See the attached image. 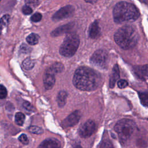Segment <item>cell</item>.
Segmentation results:
<instances>
[{"label":"cell","mask_w":148,"mask_h":148,"mask_svg":"<svg viewBox=\"0 0 148 148\" xmlns=\"http://www.w3.org/2000/svg\"><path fill=\"white\" fill-rule=\"evenodd\" d=\"M74 12V8L72 5H66L60 9L52 16V20L54 21L62 20L71 17Z\"/></svg>","instance_id":"7"},{"label":"cell","mask_w":148,"mask_h":148,"mask_svg":"<svg viewBox=\"0 0 148 148\" xmlns=\"http://www.w3.org/2000/svg\"><path fill=\"white\" fill-rule=\"evenodd\" d=\"M75 148H82V147H81L79 145H77L76 146H75Z\"/></svg>","instance_id":"33"},{"label":"cell","mask_w":148,"mask_h":148,"mask_svg":"<svg viewBox=\"0 0 148 148\" xmlns=\"http://www.w3.org/2000/svg\"><path fill=\"white\" fill-rule=\"evenodd\" d=\"M23 107L29 111H33L34 110V108L33 107V106L28 101H24L23 103Z\"/></svg>","instance_id":"30"},{"label":"cell","mask_w":148,"mask_h":148,"mask_svg":"<svg viewBox=\"0 0 148 148\" xmlns=\"http://www.w3.org/2000/svg\"><path fill=\"white\" fill-rule=\"evenodd\" d=\"M34 64V61L29 57L25 58L23 62V66L25 70H30L32 69Z\"/></svg>","instance_id":"19"},{"label":"cell","mask_w":148,"mask_h":148,"mask_svg":"<svg viewBox=\"0 0 148 148\" xmlns=\"http://www.w3.org/2000/svg\"><path fill=\"white\" fill-rule=\"evenodd\" d=\"M86 2H91V3H92L93 2V1H94V0H85Z\"/></svg>","instance_id":"32"},{"label":"cell","mask_w":148,"mask_h":148,"mask_svg":"<svg viewBox=\"0 0 148 148\" xmlns=\"http://www.w3.org/2000/svg\"><path fill=\"white\" fill-rule=\"evenodd\" d=\"M101 34V28L98 21L95 20L91 23L88 29V35L91 39L98 38Z\"/></svg>","instance_id":"12"},{"label":"cell","mask_w":148,"mask_h":148,"mask_svg":"<svg viewBox=\"0 0 148 148\" xmlns=\"http://www.w3.org/2000/svg\"><path fill=\"white\" fill-rule=\"evenodd\" d=\"M114 39L121 48L129 49L134 47L138 43V32L133 25H124L115 32Z\"/></svg>","instance_id":"2"},{"label":"cell","mask_w":148,"mask_h":148,"mask_svg":"<svg viewBox=\"0 0 148 148\" xmlns=\"http://www.w3.org/2000/svg\"><path fill=\"white\" fill-rule=\"evenodd\" d=\"M95 129V123L92 120H88L80 128L79 134L82 138H87L94 133Z\"/></svg>","instance_id":"8"},{"label":"cell","mask_w":148,"mask_h":148,"mask_svg":"<svg viewBox=\"0 0 148 148\" xmlns=\"http://www.w3.org/2000/svg\"><path fill=\"white\" fill-rule=\"evenodd\" d=\"M101 82V75L94 69L86 66L77 68L73 77L74 86L77 88L84 91L94 90Z\"/></svg>","instance_id":"1"},{"label":"cell","mask_w":148,"mask_h":148,"mask_svg":"<svg viewBox=\"0 0 148 148\" xmlns=\"http://www.w3.org/2000/svg\"><path fill=\"white\" fill-rule=\"evenodd\" d=\"M43 80L45 88L46 90H50L53 88L55 84L56 79L54 77V74L46 69L44 74Z\"/></svg>","instance_id":"10"},{"label":"cell","mask_w":148,"mask_h":148,"mask_svg":"<svg viewBox=\"0 0 148 148\" xmlns=\"http://www.w3.org/2000/svg\"><path fill=\"white\" fill-rule=\"evenodd\" d=\"M39 39V37L37 34L32 33L27 37L26 40L28 44L31 45H35L38 43Z\"/></svg>","instance_id":"18"},{"label":"cell","mask_w":148,"mask_h":148,"mask_svg":"<svg viewBox=\"0 0 148 148\" xmlns=\"http://www.w3.org/2000/svg\"><path fill=\"white\" fill-rule=\"evenodd\" d=\"M64 69V65L61 62H55L53 64H52L50 67L47 69V70L53 73V74L62 72Z\"/></svg>","instance_id":"17"},{"label":"cell","mask_w":148,"mask_h":148,"mask_svg":"<svg viewBox=\"0 0 148 148\" xmlns=\"http://www.w3.org/2000/svg\"><path fill=\"white\" fill-rule=\"evenodd\" d=\"M38 2V0H25V3L28 6L29 5H35Z\"/></svg>","instance_id":"31"},{"label":"cell","mask_w":148,"mask_h":148,"mask_svg":"<svg viewBox=\"0 0 148 148\" xmlns=\"http://www.w3.org/2000/svg\"><path fill=\"white\" fill-rule=\"evenodd\" d=\"M38 148H61V144L57 139L47 138L44 140Z\"/></svg>","instance_id":"11"},{"label":"cell","mask_w":148,"mask_h":148,"mask_svg":"<svg viewBox=\"0 0 148 148\" xmlns=\"http://www.w3.org/2000/svg\"><path fill=\"white\" fill-rule=\"evenodd\" d=\"M136 125L134 121L128 119H123L116 124L114 130L122 141L128 140L134 133Z\"/></svg>","instance_id":"5"},{"label":"cell","mask_w":148,"mask_h":148,"mask_svg":"<svg viewBox=\"0 0 148 148\" xmlns=\"http://www.w3.org/2000/svg\"><path fill=\"white\" fill-rule=\"evenodd\" d=\"M28 130L30 132L35 134H41L43 133V130L42 128L38 127V126H35V125H32V126H30L28 128Z\"/></svg>","instance_id":"23"},{"label":"cell","mask_w":148,"mask_h":148,"mask_svg":"<svg viewBox=\"0 0 148 148\" xmlns=\"http://www.w3.org/2000/svg\"><path fill=\"white\" fill-rule=\"evenodd\" d=\"M18 140H19V141H20V142H21V143H22L23 144H24V145H27V144L28 143V142H29L28 139V138H27V136L25 134H21V135L19 136Z\"/></svg>","instance_id":"27"},{"label":"cell","mask_w":148,"mask_h":148,"mask_svg":"<svg viewBox=\"0 0 148 148\" xmlns=\"http://www.w3.org/2000/svg\"><path fill=\"white\" fill-rule=\"evenodd\" d=\"M67 96L68 94L64 90H61L58 92L57 97V102L59 107H63L65 105Z\"/></svg>","instance_id":"16"},{"label":"cell","mask_w":148,"mask_h":148,"mask_svg":"<svg viewBox=\"0 0 148 148\" xmlns=\"http://www.w3.org/2000/svg\"><path fill=\"white\" fill-rule=\"evenodd\" d=\"M80 118V113L79 111L76 110L69 114L62 123L63 127H72L76 125L79 121Z\"/></svg>","instance_id":"9"},{"label":"cell","mask_w":148,"mask_h":148,"mask_svg":"<svg viewBox=\"0 0 148 148\" xmlns=\"http://www.w3.org/2000/svg\"><path fill=\"white\" fill-rule=\"evenodd\" d=\"M100 148H114L112 143L109 140H103L100 146Z\"/></svg>","instance_id":"24"},{"label":"cell","mask_w":148,"mask_h":148,"mask_svg":"<svg viewBox=\"0 0 148 148\" xmlns=\"http://www.w3.org/2000/svg\"><path fill=\"white\" fill-rule=\"evenodd\" d=\"M139 97L140 99V102L143 105L147 106L148 104V94L147 92H139Z\"/></svg>","instance_id":"21"},{"label":"cell","mask_w":148,"mask_h":148,"mask_svg":"<svg viewBox=\"0 0 148 148\" xmlns=\"http://www.w3.org/2000/svg\"><path fill=\"white\" fill-rule=\"evenodd\" d=\"M114 21L121 23L125 21L136 20L139 16L136 7L127 2H119L116 4L113 10Z\"/></svg>","instance_id":"3"},{"label":"cell","mask_w":148,"mask_h":148,"mask_svg":"<svg viewBox=\"0 0 148 148\" xmlns=\"http://www.w3.org/2000/svg\"><path fill=\"white\" fill-rule=\"evenodd\" d=\"M42 16L40 13H35L31 16V20L33 22L36 23V22L40 21L42 19Z\"/></svg>","instance_id":"26"},{"label":"cell","mask_w":148,"mask_h":148,"mask_svg":"<svg viewBox=\"0 0 148 148\" xmlns=\"http://www.w3.org/2000/svg\"><path fill=\"white\" fill-rule=\"evenodd\" d=\"M80 43L79 36L76 34H70L66 36L60 47V54L64 57H70L77 51Z\"/></svg>","instance_id":"4"},{"label":"cell","mask_w":148,"mask_h":148,"mask_svg":"<svg viewBox=\"0 0 148 148\" xmlns=\"http://www.w3.org/2000/svg\"><path fill=\"white\" fill-rule=\"evenodd\" d=\"M7 90L5 86L0 84V99H4L7 97Z\"/></svg>","instance_id":"25"},{"label":"cell","mask_w":148,"mask_h":148,"mask_svg":"<svg viewBox=\"0 0 148 148\" xmlns=\"http://www.w3.org/2000/svg\"><path fill=\"white\" fill-rule=\"evenodd\" d=\"M108 61V54L105 50L102 49L95 51L90 58L91 64L101 69L105 68L107 66Z\"/></svg>","instance_id":"6"},{"label":"cell","mask_w":148,"mask_h":148,"mask_svg":"<svg viewBox=\"0 0 148 148\" xmlns=\"http://www.w3.org/2000/svg\"><path fill=\"white\" fill-rule=\"evenodd\" d=\"M25 115L21 112H17L15 114V123L18 125H22L24 122Z\"/></svg>","instance_id":"20"},{"label":"cell","mask_w":148,"mask_h":148,"mask_svg":"<svg viewBox=\"0 0 148 148\" xmlns=\"http://www.w3.org/2000/svg\"><path fill=\"white\" fill-rule=\"evenodd\" d=\"M134 72L136 75L140 79L145 80L147 76V65L136 66L134 68Z\"/></svg>","instance_id":"13"},{"label":"cell","mask_w":148,"mask_h":148,"mask_svg":"<svg viewBox=\"0 0 148 148\" xmlns=\"http://www.w3.org/2000/svg\"><path fill=\"white\" fill-rule=\"evenodd\" d=\"M73 26V24L72 23H69L66 25H62L61 27H58L57 29H54L53 31L51 33V36H58L60 35H61L66 32L69 31L72 28Z\"/></svg>","instance_id":"15"},{"label":"cell","mask_w":148,"mask_h":148,"mask_svg":"<svg viewBox=\"0 0 148 148\" xmlns=\"http://www.w3.org/2000/svg\"><path fill=\"white\" fill-rule=\"evenodd\" d=\"M1 1V0H0V1Z\"/></svg>","instance_id":"34"},{"label":"cell","mask_w":148,"mask_h":148,"mask_svg":"<svg viewBox=\"0 0 148 148\" xmlns=\"http://www.w3.org/2000/svg\"><path fill=\"white\" fill-rule=\"evenodd\" d=\"M117 86L120 88H124L128 86V82L124 79H121L118 81Z\"/></svg>","instance_id":"29"},{"label":"cell","mask_w":148,"mask_h":148,"mask_svg":"<svg viewBox=\"0 0 148 148\" xmlns=\"http://www.w3.org/2000/svg\"><path fill=\"white\" fill-rule=\"evenodd\" d=\"M10 20V15L5 14L0 19V29H2L5 27H6L9 21Z\"/></svg>","instance_id":"22"},{"label":"cell","mask_w":148,"mask_h":148,"mask_svg":"<svg viewBox=\"0 0 148 148\" xmlns=\"http://www.w3.org/2000/svg\"><path fill=\"white\" fill-rule=\"evenodd\" d=\"M120 76V71L118 65L116 64L114 65L112 73L110 75V79H109V86L110 88H113L116 81L119 78Z\"/></svg>","instance_id":"14"},{"label":"cell","mask_w":148,"mask_h":148,"mask_svg":"<svg viewBox=\"0 0 148 148\" xmlns=\"http://www.w3.org/2000/svg\"><path fill=\"white\" fill-rule=\"evenodd\" d=\"M22 12L23 13L25 14V15H28L32 13V9H31V8H30L29 6L28 5H25L22 8Z\"/></svg>","instance_id":"28"}]
</instances>
